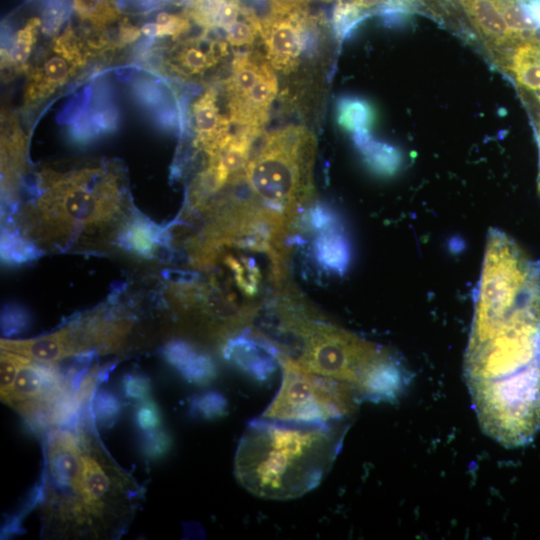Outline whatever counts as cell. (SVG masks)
<instances>
[{
    "label": "cell",
    "mask_w": 540,
    "mask_h": 540,
    "mask_svg": "<svg viewBox=\"0 0 540 540\" xmlns=\"http://www.w3.org/2000/svg\"><path fill=\"white\" fill-rule=\"evenodd\" d=\"M464 374L479 423L507 447L540 430V261L490 229Z\"/></svg>",
    "instance_id": "cell-1"
},
{
    "label": "cell",
    "mask_w": 540,
    "mask_h": 540,
    "mask_svg": "<svg viewBox=\"0 0 540 540\" xmlns=\"http://www.w3.org/2000/svg\"><path fill=\"white\" fill-rule=\"evenodd\" d=\"M348 422L310 424L260 417L241 436L234 474L251 494L270 500L300 497L330 471Z\"/></svg>",
    "instance_id": "cell-2"
},
{
    "label": "cell",
    "mask_w": 540,
    "mask_h": 540,
    "mask_svg": "<svg viewBox=\"0 0 540 540\" xmlns=\"http://www.w3.org/2000/svg\"><path fill=\"white\" fill-rule=\"evenodd\" d=\"M274 344L306 369L351 384L363 399L391 400L406 373L389 351L300 307L281 322Z\"/></svg>",
    "instance_id": "cell-3"
},
{
    "label": "cell",
    "mask_w": 540,
    "mask_h": 540,
    "mask_svg": "<svg viewBox=\"0 0 540 540\" xmlns=\"http://www.w3.org/2000/svg\"><path fill=\"white\" fill-rule=\"evenodd\" d=\"M80 422L77 429L81 441L79 470L63 497L44 509L52 523L64 531L72 529L100 536L107 522L123 513L131 504L132 482L111 461L90 431Z\"/></svg>",
    "instance_id": "cell-4"
},
{
    "label": "cell",
    "mask_w": 540,
    "mask_h": 540,
    "mask_svg": "<svg viewBox=\"0 0 540 540\" xmlns=\"http://www.w3.org/2000/svg\"><path fill=\"white\" fill-rule=\"evenodd\" d=\"M36 216L55 238L91 232L110 224L121 212L115 176L102 168H83L44 175Z\"/></svg>",
    "instance_id": "cell-5"
},
{
    "label": "cell",
    "mask_w": 540,
    "mask_h": 540,
    "mask_svg": "<svg viewBox=\"0 0 540 540\" xmlns=\"http://www.w3.org/2000/svg\"><path fill=\"white\" fill-rule=\"evenodd\" d=\"M315 139L305 126L289 125L267 133L252 151L246 182L263 206L287 216L310 194Z\"/></svg>",
    "instance_id": "cell-6"
},
{
    "label": "cell",
    "mask_w": 540,
    "mask_h": 540,
    "mask_svg": "<svg viewBox=\"0 0 540 540\" xmlns=\"http://www.w3.org/2000/svg\"><path fill=\"white\" fill-rule=\"evenodd\" d=\"M279 365L281 386L263 418L310 424L343 422L363 399L351 384L314 373L281 353Z\"/></svg>",
    "instance_id": "cell-7"
},
{
    "label": "cell",
    "mask_w": 540,
    "mask_h": 540,
    "mask_svg": "<svg viewBox=\"0 0 540 540\" xmlns=\"http://www.w3.org/2000/svg\"><path fill=\"white\" fill-rule=\"evenodd\" d=\"M315 19L303 8L277 15L260 24L266 59L282 73L295 70L303 55L316 47L317 32Z\"/></svg>",
    "instance_id": "cell-8"
},
{
    "label": "cell",
    "mask_w": 540,
    "mask_h": 540,
    "mask_svg": "<svg viewBox=\"0 0 540 540\" xmlns=\"http://www.w3.org/2000/svg\"><path fill=\"white\" fill-rule=\"evenodd\" d=\"M85 60L82 44L68 28L54 39L42 61L31 70L24 93L25 104H35L49 97L84 66Z\"/></svg>",
    "instance_id": "cell-9"
},
{
    "label": "cell",
    "mask_w": 540,
    "mask_h": 540,
    "mask_svg": "<svg viewBox=\"0 0 540 540\" xmlns=\"http://www.w3.org/2000/svg\"><path fill=\"white\" fill-rule=\"evenodd\" d=\"M280 351L252 329L228 337L222 346L223 357L258 381L267 380L279 365Z\"/></svg>",
    "instance_id": "cell-10"
},
{
    "label": "cell",
    "mask_w": 540,
    "mask_h": 540,
    "mask_svg": "<svg viewBox=\"0 0 540 540\" xmlns=\"http://www.w3.org/2000/svg\"><path fill=\"white\" fill-rule=\"evenodd\" d=\"M76 334L68 322L58 330L27 340H1V349L9 350L34 361L56 364L82 353Z\"/></svg>",
    "instance_id": "cell-11"
},
{
    "label": "cell",
    "mask_w": 540,
    "mask_h": 540,
    "mask_svg": "<svg viewBox=\"0 0 540 540\" xmlns=\"http://www.w3.org/2000/svg\"><path fill=\"white\" fill-rule=\"evenodd\" d=\"M217 92L207 89L191 106L196 145L208 156L213 154L231 134V121L220 112Z\"/></svg>",
    "instance_id": "cell-12"
},
{
    "label": "cell",
    "mask_w": 540,
    "mask_h": 540,
    "mask_svg": "<svg viewBox=\"0 0 540 540\" xmlns=\"http://www.w3.org/2000/svg\"><path fill=\"white\" fill-rule=\"evenodd\" d=\"M226 53L225 43L202 35L178 44L172 50L168 64L184 76H198L213 68Z\"/></svg>",
    "instance_id": "cell-13"
},
{
    "label": "cell",
    "mask_w": 540,
    "mask_h": 540,
    "mask_svg": "<svg viewBox=\"0 0 540 540\" xmlns=\"http://www.w3.org/2000/svg\"><path fill=\"white\" fill-rule=\"evenodd\" d=\"M162 353L165 360L190 383L205 385L217 375L210 355L187 341L171 340L164 345Z\"/></svg>",
    "instance_id": "cell-14"
},
{
    "label": "cell",
    "mask_w": 540,
    "mask_h": 540,
    "mask_svg": "<svg viewBox=\"0 0 540 540\" xmlns=\"http://www.w3.org/2000/svg\"><path fill=\"white\" fill-rule=\"evenodd\" d=\"M313 254L317 264L328 272L343 275L351 262V245L342 223L316 232Z\"/></svg>",
    "instance_id": "cell-15"
},
{
    "label": "cell",
    "mask_w": 540,
    "mask_h": 540,
    "mask_svg": "<svg viewBox=\"0 0 540 540\" xmlns=\"http://www.w3.org/2000/svg\"><path fill=\"white\" fill-rule=\"evenodd\" d=\"M164 228L144 217H134L124 227L119 242L127 250L141 257L150 258L167 243Z\"/></svg>",
    "instance_id": "cell-16"
},
{
    "label": "cell",
    "mask_w": 540,
    "mask_h": 540,
    "mask_svg": "<svg viewBox=\"0 0 540 540\" xmlns=\"http://www.w3.org/2000/svg\"><path fill=\"white\" fill-rule=\"evenodd\" d=\"M243 10L241 0H191L185 14L205 29L225 31Z\"/></svg>",
    "instance_id": "cell-17"
},
{
    "label": "cell",
    "mask_w": 540,
    "mask_h": 540,
    "mask_svg": "<svg viewBox=\"0 0 540 540\" xmlns=\"http://www.w3.org/2000/svg\"><path fill=\"white\" fill-rule=\"evenodd\" d=\"M368 168L381 176L393 175L401 164L399 150L385 142L375 140L370 132L353 136Z\"/></svg>",
    "instance_id": "cell-18"
},
{
    "label": "cell",
    "mask_w": 540,
    "mask_h": 540,
    "mask_svg": "<svg viewBox=\"0 0 540 540\" xmlns=\"http://www.w3.org/2000/svg\"><path fill=\"white\" fill-rule=\"evenodd\" d=\"M336 118L339 126L353 135L370 132L375 122V110L363 98L342 96L336 103Z\"/></svg>",
    "instance_id": "cell-19"
},
{
    "label": "cell",
    "mask_w": 540,
    "mask_h": 540,
    "mask_svg": "<svg viewBox=\"0 0 540 540\" xmlns=\"http://www.w3.org/2000/svg\"><path fill=\"white\" fill-rule=\"evenodd\" d=\"M41 20L33 17L16 32L11 47L4 53V63L17 72L26 70L28 60L37 41Z\"/></svg>",
    "instance_id": "cell-20"
},
{
    "label": "cell",
    "mask_w": 540,
    "mask_h": 540,
    "mask_svg": "<svg viewBox=\"0 0 540 540\" xmlns=\"http://www.w3.org/2000/svg\"><path fill=\"white\" fill-rule=\"evenodd\" d=\"M371 15L349 0H337L332 12V29L337 41L341 43L348 38Z\"/></svg>",
    "instance_id": "cell-21"
},
{
    "label": "cell",
    "mask_w": 540,
    "mask_h": 540,
    "mask_svg": "<svg viewBox=\"0 0 540 540\" xmlns=\"http://www.w3.org/2000/svg\"><path fill=\"white\" fill-rule=\"evenodd\" d=\"M41 251L28 238L4 229L1 235V256L5 263L20 264L37 258Z\"/></svg>",
    "instance_id": "cell-22"
},
{
    "label": "cell",
    "mask_w": 540,
    "mask_h": 540,
    "mask_svg": "<svg viewBox=\"0 0 540 540\" xmlns=\"http://www.w3.org/2000/svg\"><path fill=\"white\" fill-rule=\"evenodd\" d=\"M73 5L78 17L96 28L106 26L119 16L113 0H73Z\"/></svg>",
    "instance_id": "cell-23"
},
{
    "label": "cell",
    "mask_w": 540,
    "mask_h": 540,
    "mask_svg": "<svg viewBox=\"0 0 540 540\" xmlns=\"http://www.w3.org/2000/svg\"><path fill=\"white\" fill-rule=\"evenodd\" d=\"M226 265L230 268L237 286L247 295L257 292L260 283V271L252 258L228 256Z\"/></svg>",
    "instance_id": "cell-24"
},
{
    "label": "cell",
    "mask_w": 540,
    "mask_h": 540,
    "mask_svg": "<svg viewBox=\"0 0 540 540\" xmlns=\"http://www.w3.org/2000/svg\"><path fill=\"white\" fill-rule=\"evenodd\" d=\"M91 407L94 423L104 428L112 426L121 412V403L118 398L106 390L95 393Z\"/></svg>",
    "instance_id": "cell-25"
},
{
    "label": "cell",
    "mask_w": 540,
    "mask_h": 540,
    "mask_svg": "<svg viewBox=\"0 0 540 540\" xmlns=\"http://www.w3.org/2000/svg\"><path fill=\"white\" fill-rule=\"evenodd\" d=\"M226 41L231 46L252 44L260 36V25L257 19L244 5L243 18L237 19L226 30Z\"/></svg>",
    "instance_id": "cell-26"
},
{
    "label": "cell",
    "mask_w": 540,
    "mask_h": 540,
    "mask_svg": "<svg viewBox=\"0 0 540 540\" xmlns=\"http://www.w3.org/2000/svg\"><path fill=\"white\" fill-rule=\"evenodd\" d=\"M31 359L18 353L1 349L0 394L3 401L10 392L19 370Z\"/></svg>",
    "instance_id": "cell-27"
},
{
    "label": "cell",
    "mask_w": 540,
    "mask_h": 540,
    "mask_svg": "<svg viewBox=\"0 0 540 540\" xmlns=\"http://www.w3.org/2000/svg\"><path fill=\"white\" fill-rule=\"evenodd\" d=\"M226 398L215 391H209L196 396L191 403L192 410L205 419H215L227 414Z\"/></svg>",
    "instance_id": "cell-28"
},
{
    "label": "cell",
    "mask_w": 540,
    "mask_h": 540,
    "mask_svg": "<svg viewBox=\"0 0 540 540\" xmlns=\"http://www.w3.org/2000/svg\"><path fill=\"white\" fill-rule=\"evenodd\" d=\"M302 225L308 230L318 232L341 223L339 216L332 208L322 203L310 206L301 217Z\"/></svg>",
    "instance_id": "cell-29"
},
{
    "label": "cell",
    "mask_w": 540,
    "mask_h": 540,
    "mask_svg": "<svg viewBox=\"0 0 540 540\" xmlns=\"http://www.w3.org/2000/svg\"><path fill=\"white\" fill-rule=\"evenodd\" d=\"M142 452L149 460H158L166 456L172 448V437L163 429L146 431L142 440Z\"/></svg>",
    "instance_id": "cell-30"
},
{
    "label": "cell",
    "mask_w": 540,
    "mask_h": 540,
    "mask_svg": "<svg viewBox=\"0 0 540 540\" xmlns=\"http://www.w3.org/2000/svg\"><path fill=\"white\" fill-rule=\"evenodd\" d=\"M190 18L185 15L160 12L156 16L157 36H170L173 39L185 34L190 28Z\"/></svg>",
    "instance_id": "cell-31"
},
{
    "label": "cell",
    "mask_w": 540,
    "mask_h": 540,
    "mask_svg": "<svg viewBox=\"0 0 540 540\" xmlns=\"http://www.w3.org/2000/svg\"><path fill=\"white\" fill-rule=\"evenodd\" d=\"M30 317L18 306H7L1 316V331L5 337L20 334L29 326Z\"/></svg>",
    "instance_id": "cell-32"
},
{
    "label": "cell",
    "mask_w": 540,
    "mask_h": 540,
    "mask_svg": "<svg viewBox=\"0 0 540 540\" xmlns=\"http://www.w3.org/2000/svg\"><path fill=\"white\" fill-rule=\"evenodd\" d=\"M136 423L143 431L160 428L162 415L158 405L151 399H146L138 406L135 414Z\"/></svg>",
    "instance_id": "cell-33"
},
{
    "label": "cell",
    "mask_w": 540,
    "mask_h": 540,
    "mask_svg": "<svg viewBox=\"0 0 540 540\" xmlns=\"http://www.w3.org/2000/svg\"><path fill=\"white\" fill-rule=\"evenodd\" d=\"M123 390L126 397L143 401L151 395V382L146 376L128 374L123 378Z\"/></svg>",
    "instance_id": "cell-34"
},
{
    "label": "cell",
    "mask_w": 540,
    "mask_h": 540,
    "mask_svg": "<svg viewBox=\"0 0 540 540\" xmlns=\"http://www.w3.org/2000/svg\"><path fill=\"white\" fill-rule=\"evenodd\" d=\"M530 117L533 119L535 125L538 148H539V166H538V177H537V190L540 195V113L531 114Z\"/></svg>",
    "instance_id": "cell-35"
},
{
    "label": "cell",
    "mask_w": 540,
    "mask_h": 540,
    "mask_svg": "<svg viewBox=\"0 0 540 540\" xmlns=\"http://www.w3.org/2000/svg\"><path fill=\"white\" fill-rule=\"evenodd\" d=\"M281 5L290 8H303L310 0H277Z\"/></svg>",
    "instance_id": "cell-36"
}]
</instances>
